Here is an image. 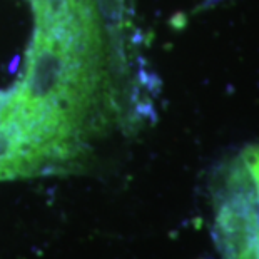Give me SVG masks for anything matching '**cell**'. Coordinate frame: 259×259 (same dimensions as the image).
<instances>
[{
	"instance_id": "1",
	"label": "cell",
	"mask_w": 259,
	"mask_h": 259,
	"mask_svg": "<svg viewBox=\"0 0 259 259\" xmlns=\"http://www.w3.org/2000/svg\"><path fill=\"white\" fill-rule=\"evenodd\" d=\"M214 231L221 249L259 251V146L242 149L218 176Z\"/></svg>"
}]
</instances>
